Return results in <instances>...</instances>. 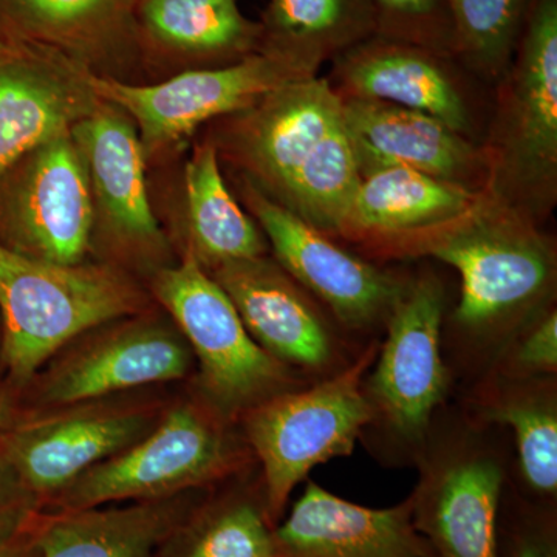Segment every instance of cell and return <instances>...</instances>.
I'll list each match as a JSON object with an SVG mask.
<instances>
[{"instance_id": "6da1fadb", "label": "cell", "mask_w": 557, "mask_h": 557, "mask_svg": "<svg viewBox=\"0 0 557 557\" xmlns=\"http://www.w3.org/2000/svg\"><path fill=\"white\" fill-rule=\"evenodd\" d=\"M418 258L437 259L460 276V296L443 327L457 364L480 379L555 307V244L541 225L487 194L424 240Z\"/></svg>"}, {"instance_id": "7a4b0ae2", "label": "cell", "mask_w": 557, "mask_h": 557, "mask_svg": "<svg viewBox=\"0 0 557 557\" xmlns=\"http://www.w3.org/2000/svg\"><path fill=\"white\" fill-rule=\"evenodd\" d=\"M153 306L145 282L109 263L38 262L0 245V383L14 401L81 333Z\"/></svg>"}, {"instance_id": "3957f363", "label": "cell", "mask_w": 557, "mask_h": 557, "mask_svg": "<svg viewBox=\"0 0 557 557\" xmlns=\"http://www.w3.org/2000/svg\"><path fill=\"white\" fill-rule=\"evenodd\" d=\"M482 148L487 196L541 225L557 200V0H534Z\"/></svg>"}, {"instance_id": "277c9868", "label": "cell", "mask_w": 557, "mask_h": 557, "mask_svg": "<svg viewBox=\"0 0 557 557\" xmlns=\"http://www.w3.org/2000/svg\"><path fill=\"white\" fill-rule=\"evenodd\" d=\"M239 424L194 394L172 399L156 428L73 480L47 505L50 511L153 500L207 490L237 478L252 461Z\"/></svg>"}, {"instance_id": "5b68a950", "label": "cell", "mask_w": 557, "mask_h": 557, "mask_svg": "<svg viewBox=\"0 0 557 557\" xmlns=\"http://www.w3.org/2000/svg\"><path fill=\"white\" fill-rule=\"evenodd\" d=\"M446 292L432 271L409 278L364 379L369 438L381 457L417 461L440 408L449 397L453 373L443 357Z\"/></svg>"}, {"instance_id": "8992f818", "label": "cell", "mask_w": 557, "mask_h": 557, "mask_svg": "<svg viewBox=\"0 0 557 557\" xmlns=\"http://www.w3.org/2000/svg\"><path fill=\"white\" fill-rule=\"evenodd\" d=\"M145 285L188 341L196 361L194 394L230 423L239 424L267 399L310 384L252 339L226 293L193 256H180Z\"/></svg>"}, {"instance_id": "52a82bcc", "label": "cell", "mask_w": 557, "mask_h": 557, "mask_svg": "<svg viewBox=\"0 0 557 557\" xmlns=\"http://www.w3.org/2000/svg\"><path fill=\"white\" fill-rule=\"evenodd\" d=\"M379 346V339L370 341L335 375L267 399L240 418L242 435L260 465L263 505L274 527L311 469L354 453L370 421L364 379Z\"/></svg>"}, {"instance_id": "ba28073f", "label": "cell", "mask_w": 557, "mask_h": 557, "mask_svg": "<svg viewBox=\"0 0 557 557\" xmlns=\"http://www.w3.org/2000/svg\"><path fill=\"white\" fill-rule=\"evenodd\" d=\"M193 350L161 307L110 319L58 350L14 398L38 410L193 380Z\"/></svg>"}, {"instance_id": "9c48e42d", "label": "cell", "mask_w": 557, "mask_h": 557, "mask_svg": "<svg viewBox=\"0 0 557 557\" xmlns=\"http://www.w3.org/2000/svg\"><path fill=\"white\" fill-rule=\"evenodd\" d=\"M490 426L465 413L435 418L416 463L412 520L435 557H496V519L508 485L507 460Z\"/></svg>"}, {"instance_id": "30bf717a", "label": "cell", "mask_w": 557, "mask_h": 557, "mask_svg": "<svg viewBox=\"0 0 557 557\" xmlns=\"http://www.w3.org/2000/svg\"><path fill=\"white\" fill-rule=\"evenodd\" d=\"M94 201L90 256L146 281L177 262L150 205L146 156L134 121L101 102L70 131Z\"/></svg>"}, {"instance_id": "8fae6325", "label": "cell", "mask_w": 557, "mask_h": 557, "mask_svg": "<svg viewBox=\"0 0 557 557\" xmlns=\"http://www.w3.org/2000/svg\"><path fill=\"white\" fill-rule=\"evenodd\" d=\"M129 392L38 410H16L0 432V449L42 508L73 482L159 424L168 406Z\"/></svg>"}, {"instance_id": "7c38bea8", "label": "cell", "mask_w": 557, "mask_h": 557, "mask_svg": "<svg viewBox=\"0 0 557 557\" xmlns=\"http://www.w3.org/2000/svg\"><path fill=\"white\" fill-rule=\"evenodd\" d=\"M307 78L314 76L278 54L260 50L233 64L189 69L149 86L98 73L91 84L101 101L134 121L148 159L186 141L201 124L251 108L278 87Z\"/></svg>"}, {"instance_id": "4fadbf2b", "label": "cell", "mask_w": 557, "mask_h": 557, "mask_svg": "<svg viewBox=\"0 0 557 557\" xmlns=\"http://www.w3.org/2000/svg\"><path fill=\"white\" fill-rule=\"evenodd\" d=\"M237 185L248 214L265 234L273 259L347 335L366 336L384 330L410 277L341 247L333 237L263 196L247 180L239 177Z\"/></svg>"}, {"instance_id": "5bb4252c", "label": "cell", "mask_w": 557, "mask_h": 557, "mask_svg": "<svg viewBox=\"0 0 557 557\" xmlns=\"http://www.w3.org/2000/svg\"><path fill=\"white\" fill-rule=\"evenodd\" d=\"M94 201L70 134L51 139L0 180V245L58 265L89 260Z\"/></svg>"}, {"instance_id": "9a60e30c", "label": "cell", "mask_w": 557, "mask_h": 557, "mask_svg": "<svg viewBox=\"0 0 557 557\" xmlns=\"http://www.w3.org/2000/svg\"><path fill=\"white\" fill-rule=\"evenodd\" d=\"M267 354L317 383L350 366L347 333L287 271L270 258L233 260L208 271Z\"/></svg>"}, {"instance_id": "2e32d148", "label": "cell", "mask_w": 557, "mask_h": 557, "mask_svg": "<svg viewBox=\"0 0 557 557\" xmlns=\"http://www.w3.org/2000/svg\"><path fill=\"white\" fill-rule=\"evenodd\" d=\"M208 141L239 177L284 207L293 183L343 121L341 100L325 78L285 84L251 108L220 119Z\"/></svg>"}, {"instance_id": "e0dca14e", "label": "cell", "mask_w": 557, "mask_h": 557, "mask_svg": "<svg viewBox=\"0 0 557 557\" xmlns=\"http://www.w3.org/2000/svg\"><path fill=\"white\" fill-rule=\"evenodd\" d=\"M95 72L61 51L0 36V180L101 106Z\"/></svg>"}, {"instance_id": "ac0fdd59", "label": "cell", "mask_w": 557, "mask_h": 557, "mask_svg": "<svg viewBox=\"0 0 557 557\" xmlns=\"http://www.w3.org/2000/svg\"><path fill=\"white\" fill-rule=\"evenodd\" d=\"M485 194L408 168L362 172L338 239L361 245L373 258L417 259L424 240L468 214Z\"/></svg>"}, {"instance_id": "d6986e66", "label": "cell", "mask_w": 557, "mask_h": 557, "mask_svg": "<svg viewBox=\"0 0 557 557\" xmlns=\"http://www.w3.org/2000/svg\"><path fill=\"white\" fill-rule=\"evenodd\" d=\"M333 61L327 83L339 98L418 110L475 139L474 108L463 78L454 67V58L372 36Z\"/></svg>"}, {"instance_id": "ffe728a7", "label": "cell", "mask_w": 557, "mask_h": 557, "mask_svg": "<svg viewBox=\"0 0 557 557\" xmlns=\"http://www.w3.org/2000/svg\"><path fill=\"white\" fill-rule=\"evenodd\" d=\"M339 100L359 174L401 166L485 193V152L475 139L418 110L384 101Z\"/></svg>"}, {"instance_id": "44dd1931", "label": "cell", "mask_w": 557, "mask_h": 557, "mask_svg": "<svg viewBox=\"0 0 557 557\" xmlns=\"http://www.w3.org/2000/svg\"><path fill=\"white\" fill-rule=\"evenodd\" d=\"M274 542L277 557H435L413 525L409 497L391 508L361 507L311 480L274 527Z\"/></svg>"}, {"instance_id": "7402d4cb", "label": "cell", "mask_w": 557, "mask_h": 557, "mask_svg": "<svg viewBox=\"0 0 557 557\" xmlns=\"http://www.w3.org/2000/svg\"><path fill=\"white\" fill-rule=\"evenodd\" d=\"M200 491L153 500L42 511L33 525L38 557H159L199 508Z\"/></svg>"}, {"instance_id": "603a6c76", "label": "cell", "mask_w": 557, "mask_h": 557, "mask_svg": "<svg viewBox=\"0 0 557 557\" xmlns=\"http://www.w3.org/2000/svg\"><path fill=\"white\" fill-rule=\"evenodd\" d=\"M467 413L480 424L505 428L518 454L516 493L533 504L557 508V386L549 379H480Z\"/></svg>"}, {"instance_id": "cb8c5ba5", "label": "cell", "mask_w": 557, "mask_h": 557, "mask_svg": "<svg viewBox=\"0 0 557 557\" xmlns=\"http://www.w3.org/2000/svg\"><path fill=\"white\" fill-rule=\"evenodd\" d=\"M135 10L137 0H0V24L3 35L50 47L94 70L139 49Z\"/></svg>"}, {"instance_id": "d4e9b609", "label": "cell", "mask_w": 557, "mask_h": 557, "mask_svg": "<svg viewBox=\"0 0 557 557\" xmlns=\"http://www.w3.org/2000/svg\"><path fill=\"white\" fill-rule=\"evenodd\" d=\"M139 47L205 67L233 64L262 50V27L239 0H137Z\"/></svg>"}, {"instance_id": "484cf974", "label": "cell", "mask_w": 557, "mask_h": 557, "mask_svg": "<svg viewBox=\"0 0 557 557\" xmlns=\"http://www.w3.org/2000/svg\"><path fill=\"white\" fill-rule=\"evenodd\" d=\"M186 234L180 256L209 271L220 263L269 256L265 234L231 194L211 141L196 145L185 166Z\"/></svg>"}, {"instance_id": "4316f807", "label": "cell", "mask_w": 557, "mask_h": 557, "mask_svg": "<svg viewBox=\"0 0 557 557\" xmlns=\"http://www.w3.org/2000/svg\"><path fill=\"white\" fill-rule=\"evenodd\" d=\"M259 24L262 50L313 76L376 33L372 0H269Z\"/></svg>"}, {"instance_id": "83f0119b", "label": "cell", "mask_w": 557, "mask_h": 557, "mask_svg": "<svg viewBox=\"0 0 557 557\" xmlns=\"http://www.w3.org/2000/svg\"><path fill=\"white\" fill-rule=\"evenodd\" d=\"M171 557H277L262 490H237L199 505L168 542Z\"/></svg>"}, {"instance_id": "f1b7e54d", "label": "cell", "mask_w": 557, "mask_h": 557, "mask_svg": "<svg viewBox=\"0 0 557 557\" xmlns=\"http://www.w3.org/2000/svg\"><path fill=\"white\" fill-rule=\"evenodd\" d=\"M534 0H445L454 60L485 81H500L515 60Z\"/></svg>"}, {"instance_id": "f546056e", "label": "cell", "mask_w": 557, "mask_h": 557, "mask_svg": "<svg viewBox=\"0 0 557 557\" xmlns=\"http://www.w3.org/2000/svg\"><path fill=\"white\" fill-rule=\"evenodd\" d=\"M361 174L341 121L293 183L284 208L338 239L357 196Z\"/></svg>"}, {"instance_id": "4dcf8cb0", "label": "cell", "mask_w": 557, "mask_h": 557, "mask_svg": "<svg viewBox=\"0 0 557 557\" xmlns=\"http://www.w3.org/2000/svg\"><path fill=\"white\" fill-rule=\"evenodd\" d=\"M496 557H557V508L505 487L496 519Z\"/></svg>"}, {"instance_id": "1f68e13d", "label": "cell", "mask_w": 557, "mask_h": 557, "mask_svg": "<svg viewBox=\"0 0 557 557\" xmlns=\"http://www.w3.org/2000/svg\"><path fill=\"white\" fill-rule=\"evenodd\" d=\"M375 36L413 44L454 58L453 24L445 0H372Z\"/></svg>"}, {"instance_id": "d6a6232c", "label": "cell", "mask_w": 557, "mask_h": 557, "mask_svg": "<svg viewBox=\"0 0 557 557\" xmlns=\"http://www.w3.org/2000/svg\"><path fill=\"white\" fill-rule=\"evenodd\" d=\"M487 375L504 379H549L557 375L556 307L528 325L500 355ZM483 379V376H482Z\"/></svg>"}, {"instance_id": "836d02e7", "label": "cell", "mask_w": 557, "mask_h": 557, "mask_svg": "<svg viewBox=\"0 0 557 557\" xmlns=\"http://www.w3.org/2000/svg\"><path fill=\"white\" fill-rule=\"evenodd\" d=\"M42 511L39 498L0 449V544L30 530Z\"/></svg>"}, {"instance_id": "e575fe53", "label": "cell", "mask_w": 557, "mask_h": 557, "mask_svg": "<svg viewBox=\"0 0 557 557\" xmlns=\"http://www.w3.org/2000/svg\"><path fill=\"white\" fill-rule=\"evenodd\" d=\"M35 525V523H33ZM0 557H38L33 527L21 536L0 544Z\"/></svg>"}, {"instance_id": "d590c367", "label": "cell", "mask_w": 557, "mask_h": 557, "mask_svg": "<svg viewBox=\"0 0 557 557\" xmlns=\"http://www.w3.org/2000/svg\"><path fill=\"white\" fill-rule=\"evenodd\" d=\"M14 417V401L7 388L0 383V432L7 429Z\"/></svg>"}]
</instances>
